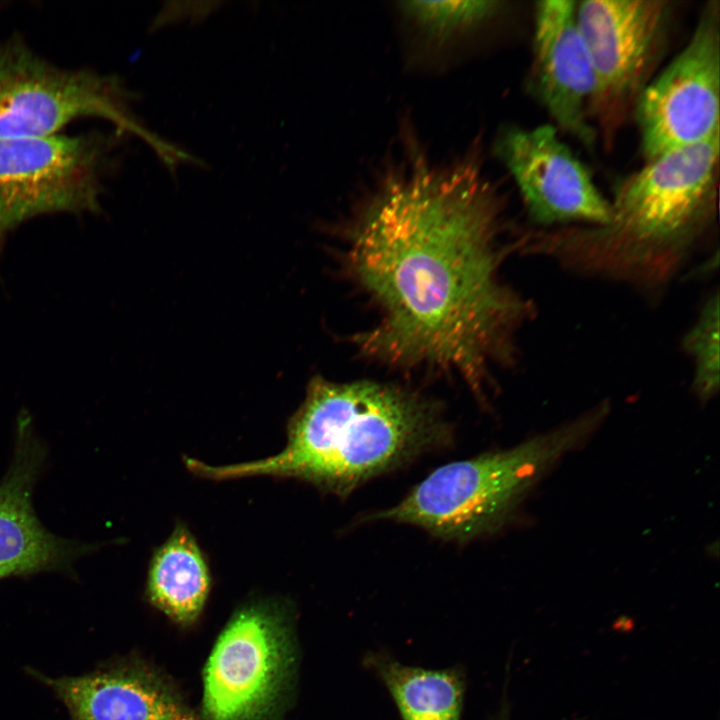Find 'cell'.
Returning a JSON list of instances; mask_svg holds the SVG:
<instances>
[{"label":"cell","instance_id":"obj_16","mask_svg":"<svg viewBox=\"0 0 720 720\" xmlns=\"http://www.w3.org/2000/svg\"><path fill=\"white\" fill-rule=\"evenodd\" d=\"M503 4L491 0L401 1L397 11L413 36L440 49L472 36L502 10Z\"/></svg>","mask_w":720,"mask_h":720},{"label":"cell","instance_id":"obj_9","mask_svg":"<svg viewBox=\"0 0 720 720\" xmlns=\"http://www.w3.org/2000/svg\"><path fill=\"white\" fill-rule=\"evenodd\" d=\"M719 19L710 3L687 45L640 93L635 113L647 160L719 134Z\"/></svg>","mask_w":720,"mask_h":720},{"label":"cell","instance_id":"obj_7","mask_svg":"<svg viewBox=\"0 0 720 720\" xmlns=\"http://www.w3.org/2000/svg\"><path fill=\"white\" fill-rule=\"evenodd\" d=\"M115 144L101 132L0 139V252L7 235L28 219L99 212Z\"/></svg>","mask_w":720,"mask_h":720},{"label":"cell","instance_id":"obj_1","mask_svg":"<svg viewBox=\"0 0 720 720\" xmlns=\"http://www.w3.org/2000/svg\"><path fill=\"white\" fill-rule=\"evenodd\" d=\"M475 145L439 154L408 125L358 184L347 265L382 314L362 352L481 386L528 304L498 279V193Z\"/></svg>","mask_w":720,"mask_h":720},{"label":"cell","instance_id":"obj_4","mask_svg":"<svg viewBox=\"0 0 720 720\" xmlns=\"http://www.w3.org/2000/svg\"><path fill=\"white\" fill-rule=\"evenodd\" d=\"M605 411L598 408L510 449L447 463L399 503L364 520L410 524L459 543L493 533L508 520L538 477L595 430Z\"/></svg>","mask_w":720,"mask_h":720},{"label":"cell","instance_id":"obj_10","mask_svg":"<svg viewBox=\"0 0 720 720\" xmlns=\"http://www.w3.org/2000/svg\"><path fill=\"white\" fill-rule=\"evenodd\" d=\"M495 152L534 222L611 223V202L553 125L505 128L496 140Z\"/></svg>","mask_w":720,"mask_h":720},{"label":"cell","instance_id":"obj_13","mask_svg":"<svg viewBox=\"0 0 720 720\" xmlns=\"http://www.w3.org/2000/svg\"><path fill=\"white\" fill-rule=\"evenodd\" d=\"M32 674L54 691L70 720H198L173 682L136 658L80 676Z\"/></svg>","mask_w":720,"mask_h":720},{"label":"cell","instance_id":"obj_8","mask_svg":"<svg viewBox=\"0 0 720 720\" xmlns=\"http://www.w3.org/2000/svg\"><path fill=\"white\" fill-rule=\"evenodd\" d=\"M670 8L663 0H585L577 21L593 66L589 105L608 134L650 81L664 47Z\"/></svg>","mask_w":720,"mask_h":720},{"label":"cell","instance_id":"obj_14","mask_svg":"<svg viewBox=\"0 0 720 720\" xmlns=\"http://www.w3.org/2000/svg\"><path fill=\"white\" fill-rule=\"evenodd\" d=\"M210 587L206 558L189 529L178 523L152 555L147 599L174 623L189 627L202 614Z\"/></svg>","mask_w":720,"mask_h":720},{"label":"cell","instance_id":"obj_3","mask_svg":"<svg viewBox=\"0 0 720 720\" xmlns=\"http://www.w3.org/2000/svg\"><path fill=\"white\" fill-rule=\"evenodd\" d=\"M718 159L716 134L647 160L618 188L609 225L553 234L548 255L593 272L662 281L711 216Z\"/></svg>","mask_w":720,"mask_h":720},{"label":"cell","instance_id":"obj_5","mask_svg":"<svg viewBox=\"0 0 720 720\" xmlns=\"http://www.w3.org/2000/svg\"><path fill=\"white\" fill-rule=\"evenodd\" d=\"M292 610L277 600L237 609L203 670L198 720H282L296 680Z\"/></svg>","mask_w":720,"mask_h":720},{"label":"cell","instance_id":"obj_2","mask_svg":"<svg viewBox=\"0 0 720 720\" xmlns=\"http://www.w3.org/2000/svg\"><path fill=\"white\" fill-rule=\"evenodd\" d=\"M452 430L433 401L373 381L335 383L315 377L287 424V444L274 456L212 466L184 459L210 480L293 478L346 497L356 488L425 453L446 447Z\"/></svg>","mask_w":720,"mask_h":720},{"label":"cell","instance_id":"obj_12","mask_svg":"<svg viewBox=\"0 0 720 720\" xmlns=\"http://www.w3.org/2000/svg\"><path fill=\"white\" fill-rule=\"evenodd\" d=\"M45 449L30 417L19 416L14 456L0 482V579L71 568L94 546L56 536L33 508V490Z\"/></svg>","mask_w":720,"mask_h":720},{"label":"cell","instance_id":"obj_17","mask_svg":"<svg viewBox=\"0 0 720 720\" xmlns=\"http://www.w3.org/2000/svg\"><path fill=\"white\" fill-rule=\"evenodd\" d=\"M719 313L716 292L683 339V348L694 361L693 387L702 400H709L719 389Z\"/></svg>","mask_w":720,"mask_h":720},{"label":"cell","instance_id":"obj_15","mask_svg":"<svg viewBox=\"0 0 720 720\" xmlns=\"http://www.w3.org/2000/svg\"><path fill=\"white\" fill-rule=\"evenodd\" d=\"M368 663L390 692L402 720H460L464 677L456 668L430 670L374 655Z\"/></svg>","mask_w":720,"mask_h":720},{"label":"cell","instance_id":"obj_6","mask_svg":"<svg viewBox=\"0 0 720 720\" xmlns=\"http://www.w3.org/2000/svg\"><path fill=\"white\" fill-rule=\"evenodd\" d=\"M130 100L118 77L60 68L17 37L0 46V139L48 137L75 119L100 117L163 153L166 143L139 125Z\"/></svg>","mask_w":720,"mask_h":720},{"label":"cell","instance_id":"obj_11","mask_svg":"<svg viewBox=\"0 0 720 720\" xmlns=\"http://www.w3.org/2000/svg\"><path fill=\"white\" fill-rule=\"evenodd\" d=\"M576 3L543 0L535 4L531 80L557 126L591 144L594 131L588 111L595 77L578 25Z\"/></svg>","mask_w":720,"mask_h":720}]
</instances>
